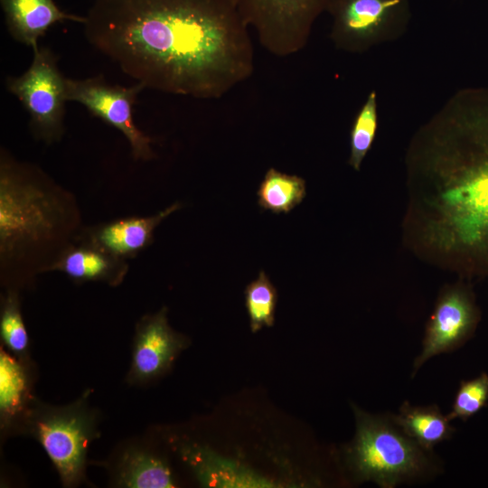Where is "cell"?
Instances as JSON below:
<instances>
[{"mask_svg": "<svg viewBox=\"0 0 488 488\" xmlns=\"http://www.w3.org/2000/svg\"><path fill=\"white\" fill-rule=\"evenodd\" d=\"M87 41L145 88L219 99L254 71L249 28L232 0H92Z\"/></svg>", "mask_w": 488, "mask_h": 488, "instance_id": "6da1fadb", "label": "cell"}, {"mask_svg": "<svg viewBox=\"0 0 488 488\" xmlns=\"http://www.w3.org/2000/svg\"><path fill=\"white\" fill-rule=\"evenodd\" d=\"M410 155L419 242L462 275L488 277V88L459 91Z\"/></svg>", "mask_w": 488, "mask_h": 488, "instance_id": "7a4b0ae2", "label": "cell"}, {"mask_svg": "<svg viewBox=\"0 0 488 488\" xmlns=\"http://www.w3.org/2000/svg\"><path fill=\"white\" fill-rule=\"evenodd\" d=\"M72 194L38 166L0 155L2 279L45 273L83 231Z\"/></svg>", "mask_w": 488, "mask_h": 488, "instance_id": "3957f363", "label": "cell"}, {"mask_svg": "<svg viewBox=\"0 0 488 488\" xmlns=\"http://www.w3.org/2000/svg\"><path fill=\"white\" fill-rule=\"evenodd\" d=\"M355 435L345 447L346 466L357 483L394 488L434 477L442 470L433 451L407 436L391 414H371L355 404Z\"/></svg>", "mask_w": 488, "mask_h": 488, "instance_id": "277c9868", "label": "cell"}, {"mask_svg": "<svg viewBox=\"0 0 488 488\" xmlns=\"http://www.w3.org/2000/svg\"><path fill=\"white\" fill-rule=\"evenodd\" d=\"M27 70L19 77H7V90L23 104L30 116L33 136L52 145L64 134L66 79L58 67V58L48 47L38 46Z\"/></svg>", "mask_w": 488, "mask_h": 488, "instance_id": "5b68a950", "label": "cell"}, {"mask_svg": "<svg viewBox=\"0 0 488 488\" xmlns=\"http://www.w3.org/2000/svg\"><path fill=\"white\" fill-rule=\"evenodd\" d=\"M242 19L272 55L287 57L305 45L316 17L332 0H232Z\"/></svg>", "mask_w": 488, "mask_h": 488, "instance_id": "8992f818", "label": "cell"}, {"mask_svg": "<svg viewBox=\"0 0 488 488\" xmlns=\"http://www.w3.org/2000/svg\"><path fill=\"white\" fill-rule=\"evenodd\" d=\"M32 435L39 441L65 486L83 477L87 448L95 437L94 418L81 405L36 410L28 418Z\"/></svg>", "mask_w": 488, "mask_h": 488, "instance_id": "52a82bcc", "label": "cell"}, {"mask_svg": "<svg viewBox=\"0 0 488 488\" xmlns=\"http://www.w3.org/2000/svg\"><path fill=\"white\" fill-rule=\"evenodd\" d=\"M145 89L137 83L124 87L108 82L102 75L84 79H66V98L83 105L89 112L120 131L128 141L135 160L155 157L153 139L140 130L133 118L137 95Z\"/></svg>", "mask_w": 488, "mask_h": 488, "instance_id": "ba28073f", "label": "cell"}, {"mask_svg": "<svg viewBox=\"0 0 488 488\" xmlns=\"http://www.w3.org/2000/svg\"><path fill=\"white\" fill-rule=\"evenodd\" d=\"M479 320L480 311L470 288L456 286L446 291L427 325L411 376L430 358L462 347L474 335Z\"/></svg>", "mask_w": 488, "mask_h": 488, "instance_id": "9c48e42d", "label": "cell"}, {"mask_svg": "<svg viewBox=\"0 0 488 488\" xmlns=\"http://www.w3.org/2000/svg\"><path fill=\"white\" fill-rule=\"evenodd\" d=\"M186 344V338L169 325L166 308L144 316L136 325L130 381L143 383L163 375Z\"/></svg>", "mask_w": 488, "mask_h": 488, "instance_id": "30bf717a", "label": "cell"}, {"mask_svg": "<svg viewBox=\"0 0 488 488\" xmlns=\"http://www.w3.org/2000/svg\"><path fill=\"white\" fill-rule=\"evenodd\" d=\"M181 207L180 202H174L152 216L127 217L84 229L80 238L127 260L151 245L157 226Z\"/></svg>", "mask_w": 488, "mask_h": 488, "instance_id": "8fae6325", "label": "cell"}, {"mask_svg": "<svg viewBox=\"0 0 488 488\" xmlns=\"http://www.w3.org/2000/svg\"><path fill=\"white\" fill-rule=\"evenodd\" d=\"M60 271L75 282H103L118 286L128 271L127 260L79 238L50 266L47 272Z\"/></svg>", "mask_w": 488, "mask_h": 488, "instance_id": "7c38bea8", "label": "cell"}, {"mask_svg": "<svg viewBox=\"0 0 488 488\" xmlns=\"http://www.w3.org/2000/svg\"><path fill=\"white\" fill-rule=\"evenodd\" d=\"M9 34L33 50L38 41L56 23L71 21L81 24L85 16L68 14L54 0H0Z\"/></svg>", "mask_w": 488, "mask_h": 488, "instance_id": "4fadbf2b", "label": "cell"}, {"mask_svg": "<svg viewBox=\"0 0 488 488\" xmlns=\"http://www.w3.org/2000/svg\"><path fill=\"white\" fill-rule=\"evenodd\" d=\"M405 5V0H332L327 11L333 16V37L353 43L386 23Z\"/></svg>", "mask_w": 488, "mask_h": 488, "instance_id": "5bb4252c", "label": "cell"}, {"mask_svg": "<svg viewBox=\"0 0 488 488\" xmlns=\"http://www.w3.org/2000/svg\"><path fill=\"white\" fill-rule=\"evenodd\" d=\"M391 417L407 436L427 451H433L435 446L450 439L455 432L446 415L436 404L414 406L406 400L399 413Z\"/></svg>", "mask_w": 488, "mask_h": 488, "instance_id": "9a60e30c", "label": "cell"}, {"mask_svg": "<svg viewBox=\"0 0 488 488\" xmlns=\"http://www.w3.org/2000/svg\"><path fill=\"white\" fill-rule=\"evenodd\" d=\"M117 484L131 488L174 487L172 472L161 458L138 449L123 455L117 474Z\"/></svg>", "mask_w": 488, "mask_h": 488, "instance_id": "2e32d148", "label": "cell"}, {"mask_svg": "<svg viewBox=\"0 0 488 488\" xmlns=\"http://www.w3.org/2000/svg\"><path fill=\"white\" fill-rule=\"evenodd\" d=\"M257 195L258 204L262 210L277 214L288 213L305 197V181L271 167L259 183Z\"/></svg>", "mask_w": 488, "mask_h": 488, "instance_id": "e0dca14e", "label": "cell"}, {"mask_svg": "<svg viewBox=\"0 0 488 488\" xmlns=\"http://www.w3.org/2000/svg\"><path fill=\"white\" fill-rule=\"evenodd\" d=\"M29 399V379L25 367L3 350L0 354V411L2 421L9 422L25 408Z\"/></svg>", "mask_w": 488, "mask_h": 488, "instance_id": "ac0fdd59", "label": "cell"}, {"mask_svg": "<svg viewBox=\"0 0 488 488\" xmlns=\"http://www.w3.org/2000/svg\"><path fill=\"white\" fill-rule=\"evenodd\" d=\"M277 301V289L267 275L261 270L258 277L245 289V305L253 333L274 324Z\"/></svg>", "mask_w": 488, "mask_h": 488, "instance_id": "d6986e66", "label": "cell"}, {"mask_svg": "<svg viewBox=\"0 0 488 488\" xmlns=\"http://www.w3.org/2000/svg\"><path fill=\"white\" fill-rule=\"evenodd\" d=\"M0 334L2 342L14 354L23 358L29 345L16 289L9 288L1 302Z\"/></svg>", "mask_w": 488, "mask_h": 488, "instance_id": "ffe728a7", "label": "cell"}, {"mask_svg": "<svg viewBox=\"0 0 488 488\" xmlns=\"http://www.w3.org/2000/svg\"><path fill=\"white\" fill-rule=\"evenodd\" d=\"M377 128L376 93L371 92L357 115L351 131L349 164L359 171Z\"/></svg>", "mask_w": 488, "mask_h": 488, "instance_id": "44dd1931", "label": "cell"}, {"mask_svg": "<svg viewBox=\"0 0 488 488\" xmlns=\"http://www.w3.org/2000/svg\"><path fill=\"white\" fill-rule=\"evenodd\" d=\"M488 405V374L462 380L456 391L452 408L446 415L449 421L459 418L467 420Z\"/></svg>", "mask_w": 488, "mask_h": 488, "instance_id": "7402d4cb", "label": "cell"}]
</instances>
